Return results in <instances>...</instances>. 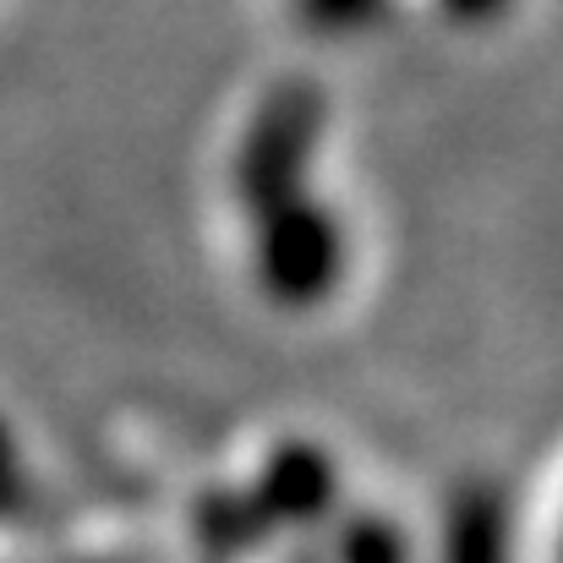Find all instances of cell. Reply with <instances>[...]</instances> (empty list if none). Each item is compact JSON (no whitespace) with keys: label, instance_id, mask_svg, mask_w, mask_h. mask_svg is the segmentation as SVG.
Here are the masks:
<instances>
[{"label":"cell","instance_id":"5","mask_svg":"<svg viewBox=\"0 0 563 563\" xmlns=\"http://www.w3.org/2000/svg\"><path fill=\"white\" fill-rule=\"evenodd\" d=\"M559 563H563V537H559Z\"/></svg>","mask_w":563,"mask_h":563},{"label":"cell","instance_id":"3","mask_svg":"<svg viewBox=\"0 0 563 563\" xmlns=\"http://www.w3.org/2000/svg\"><path fill=\"white\" fill-rule=\"evenodd\" d=\"M301 22L318 33H351L377 11V0H296Z\"/></svg>","mask_w":563,"mask_h":563},{"label":"cell","instance_id":"2","mask_svg":"<svg viewBox=\"0 0 563 563\" xmlns=\"http://www.w3.org/2000/svg\"><path fill=\"white\" fill-rule=\"evenodd\" d=\"M443 563H509V526H504V504L493 493L460 498V509L449 515Z\"/></svg>","mask_w":563,"mask_h":563},{"label":"cell","instance_id":"1","mask_svg":"<svg viewBox=\"0 0 563 563\" xmlns=\"http://www.w3.org/2000/svg\"><path fill=\"white\" fill-rule=\"evenodd\" d=\"M323 121H329V99L312 77H285L257 99V110L235 143V170H230L246 230L318 208L312 159L323 143Z\"/></svg>","mask_w":563,"mask_h":563},{"label":"cell","instance_id":"4","mask_svg":"<svg viewBox=\"0 0 563 563\" xmlns=\"http://www.w3.org/2000/svg\"><path fill=\"white\" fill-rule=\"evenodd\" d=\"M454 22H493V16H504L509 11V0H438Z\"/></svg>","mask_w":563,"mask_h":563}]
</instances>
